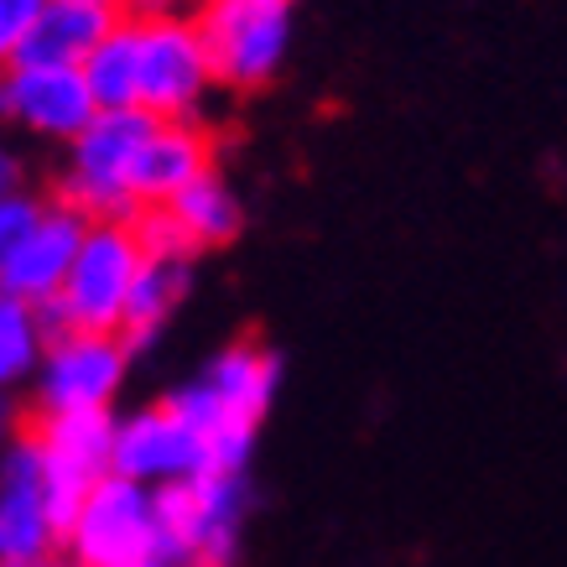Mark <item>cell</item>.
I'll return each instance as SVG.
<instances>
[{
	"instance_id": "cell-1",
	"label": "cell",
	"mask_w": 567,
	"mask_h": 567,
	"mask_svg": "<svg viewBox=\"0 0 567 567\" xmlns=\"http://www.w3.org/2000/svg\"><path fill=\"white\" fill-rule=\"evenodd\" d=\"M141 266H146V250H141L136 224L131 219L89 224L63 292L42 308L48 333L52 339L58 333H121Z\"/></svg>"
},
{
	"instance_id": "cell-2",
	"label": "cell",
	"mask_w": 567,
	"mask_h": 567,
	"mask_svg": "<svg viewBox=\"0 0 567 567\" xmlns=\"http://www.w3.org/2000/svg\"><path fill=\"white\" fill-rule=\"evenodd\" d=\"M156 115L146 110H100L79 141H69V162L58 177V204L100 219H136V193H131V167H136L141 141L152 136Z\"/></svg>"
},
{
	"instance_id": "cell-3",
	"label": "cell",
	"mask_w": 567,
	"mask_h": 567,
	"mask_svg": "<svg viewBox=\"0 0 567 567\" xmlns=\"http://www.w3.org/2000/svg\"><path fill=\"white\" fill-rule=\"evenodd\" d=\"M245 526V474H198L156 489V551L177 567H229Z\"/></svg>"
},
{
	"instance_id": "cell-4",
	"label": "cell",
	"mask_w": 567,
	"mask_h": 567,
	"mask_svg": "<svg viewBox=\"0 0 567 567\" xmlns=\"http://www.w3.org/2000/svg\"><path fill=\"white\" fill-rule=\"evenodd\" d=\"M141 48V94L136 110L156 121H198L208 94L219 89L208 42L198 32V17L188 11H146L136 17Z\"/></svg>"
},
{
	"instance_id": "cell-5",
	"label": "cell",
	"mask_w": 567,
	"mask_h": 567,
	"mask_svg": "<svg viewBox=\"0 0 567 567\" xmlns=\"http://www.w3.org/2000/svg\"><path fill=\"white\" fill-rule=\"evenodd\" d=\"M198 32L208 42L219 89H266L292 48V0H198Z\"/></svg>"
},
{
	"instance_id": "cell-6",
	"label": "cell",
	"mask_w": 567,
	"mask_h": 567,
	"mask_svg": "<svg viewBox=\"0 0 567 567\" xmlns=\"http://www.w3.org/2000/svg\"><path fill=\"white\" fill-rule=\"evenodd\" d=\"M79 567H136L156 551V489L121 474H104L84 495L69 536H63Z\"/></svg>"
},
{
	"instance_id": "cell-7",
	"label": "cell",
	"mask_w": 567,
	"mask_h": 567,
	"mask_svg": "<svg viewBox=\"0 0 567 567\" xmlns=\"http://www.w3.org/2000/svg\"><path fill=\"white\" fill-rule=\"evenodd\" d=\"M131 370V344L121 333H58L37 364L32 395L37 416L63 412H110Z\"/></svg>"
},
{
	"instance_id": "cell-8",
	"label": "cell",
	"mask_w": 567,
	"mask_h": 567,
	"mask_svg": "<svg viewBox=\"0 0 567 567\" xmlns=\"http://www.w3.org/2000/svg\"><path fill=\"white\" fill-rule=\"evenodd\" d=\"M115 422L110 412H63V416H32V437L48 464V489L58 526L69 536L79 505L104 474H115Z\"/></svg>"
},
{
	"instance_id": "cell-9",
	"label": "cell",
	"mask_w": 567,
	"mask_h": 567,
	"mask_svg": "<svg viewBox=\"0 0 567 567\" xmlns=\"http://www.w3.org/2000/svg\"><path fill=\"white\" fill-rule=\"evenodd\" d=\"M6 79V125H21L27 136L69 146L94 125L100 104L89 94L84 69L63 63H11L0 69Z\"/></svg>"
},
{
	"instance_id": "cell-10",
	"label": "cell",
	"mask_w": 567,
	"mask_h": 567,
	"mask_svg": "<svg viewBox=\"0 0 567 567\" xmlns=\"http://www.w3.org/2000/svg\"><path fill=\"white\" fill-rule=\"evenodd\" d=\"M58 547H63V526L52 511L42 447H37L32 422H27V432L0 453V563L42 557Z\"/></svg>"
},
{
	"instance_id": "cell-11",
	"label": "cell",
	"mask_w": 567,
	"mask_h": 567,
	"mask_svg": "<svg viewBox=\"0 0 567 567\" xmlns=\"http://www.w3.org/2000/svg\"><path fill=\"white\" fill-rule=\"evenodd\" d=\"M115 474L146 484V489H162V484L208 474V453L198 432L162 401V406H141L115 422Z\"/></svg>"
},
{
	"instance_id": "cell-12",
	"label": "cell",
	"mask_w": 567,
	"mask_h": 567,
	"mask_svg": "<svg viewBox=\"0 0 567 567\" xmlns=\"http://www.w3.org/2000/svg\"><path fill=\"white\" fill-rule=\"evenodd\" d=\"M89 235V219L84 214H73L69 204H42L37 224L21 235V245L11 250V260L0 266V287L21 302H32V308H48L52 297L63 292V281H69L73 260H79V245Z\"/></svg>"
},
{
	"instance_id": "cell-13",
	"label": "cell",
	"mask_w": 567,
	"mask_h": 567,
	"mask_svg": "<svg viewBox=\"0 0 567 567\" xmlns=\"http://www.w3.org/2000/svg\"><path fill=\"white\" fill-rule=\"evenodd\" d=\"M204 173H214V136L198 121H156L152 136L141 141L136 167H131V193L136 208L173 204L183 188H193Z\"/></svg>"
},
{
	"instance_id": "cell-14",
	"label": "cell",
	"mask_w": 567,
	"mask_h": 567,
	"mask_svg": "<svg viewBox=\"0 0 567 567\" xmlns=\"http://www.w3.org/2000/svg\"><path fill=\"white\" fill-rule=\"evenodd\" d=\"M198 380H204L235 416H245V422L260 427V416H266V406H271V395H276V380H281V364H276V354L266 344L240 339V344L219 349Z\"/></svg>"
},
{
	"instance_id": "cell-15",
	"label": "cell",
	"mask_w": 567,
	"mask_h": 567,
	"mask_svg": "<svg viewBox=\"0 0 567 567\" xmlns=\"http://www.w3.org/2000/svg\"><path fill=\"white\" fill-rule=\"evenodd\" d=\"M115 11L100 6H73V0H52L42 21H37L32 42L21 52V63H63V69H84L89 52L115 32Z\"/></svg>"
},
{
	"instance_id": "cell-16",
	"label": "cell",
	"mask_w": 567,
	"mask_h": 567,
	"mask_svg": "<svg viewBox=\"0 0 567 567\" xmlns=\"http://www.w3.org/2000/svg\"><path fill=\"white\" fill-rule=\"evenodd\" d=\"M193 287V260H167V256H146L136 276V292H131V308H125V323H121V339L131 349L152 344L162 323L177 312V302L188 297Z\"/></svg>"
},
{
	"instance_id": "cell-17",
	"label": "cell",
	"mask_w": 567,
	"mask_h": 567,
	"mask_svg": "<svg viewBox=\"0 0 567 567\" xmlns=\"http://www.w3.org/2000/svg\"><path fill=\"white\" fill-rule=\"evenodd\" d=\"M162 208L177 219V229L188 235L193 250H219V245H229L240 235V224H245L240 198H235V188L219 177V167L204 173L193 188H183L173 204H162Z\"/></svg>"
},
{
	"instance_id": "cell-18",
	"label": "cell",
	"mask_w": 567,
	"mask_h": 567,
	"mask_svg": "<svg viewBox=\"0 0 567 567\" xmlns=\"http://www.w3.org/2000/svg\"><path fill=\"white\" fill-rule=\"evenodd\" d=\"M89 94L100 110H136L141 94V48H136V17H121L115 32L89 52L84 63Z\"/></svg>"
},
{
	"instance_id": "cell-19",
	"label": "cell",
	"mask_w": 567,
	"mask_h": 567,
	"mask_svg": "<svg viewBox=\"0 0 567 567\" xmlns=\"http://www.w3.org/2000/svg\"><path fill=\"white\" fill-rule=\"evenodd\" d=\"M48 318L42 308L21 302L0 287V391H21L27 380H37V364L48 354Z\"/></svg>"
},
{
	"instance_id": "cell-20",
	"label": "cell",
	"mask_w": 567,
	"mask_h": 567,
	"mask_svg": "<svg viewBox=\"0 0 567 567\" xmlns=\"http://www.w3.org/2000/svg\"><path fill=\"white\" fill-rule=\"evenodd\" d=\"M52 0H0V69L21 63V52L32 42L37 21L48 11Z\"/></svg>"
},
{
	"instance_id": "cell-21",
	"label": "cell",
	"mask_w": 567,
	"mask_h": 567,
	"mask_svg": "<svg viewBox=\"0 0 567 567\" xmlns=\"http://www.w3.org/2000/svg\"><path fill=\"white\" fill-rule=\"evenodd\" d=\"M131 224H136L141 250H146V256H167V260H193V256H198V250L188 245V235L177 229V219L167 214V208H141Z\"/></svg>"
},
{
	"instance_id": "cell-22",
	"label": "cell",
	"mask_w": 567,
	"mask_h": 567,
	"mask_svg": "<svg viewBox=\"0 0 567 567\" xmlns=\"http://www.w3.org/2000/svg\"><path fill=\"white\" fill-rule=\"evenodd\" d=\"M37 214H42V198H32L27 188L0 198V266L11 260V250L21 245V235L37 224Z\"/></svg>"
},
{
	"instance_id": "cell-23",
	"label": "cell",
	"mask_w": 567,
	"mask_h": 567,
	"mask_svg": "<svg viewBox=\"0 0 567 567\" xmlns=\"http://www.w3.org/2000/svg\"><path fill=\"white\" fill-rule=\"evenodd\" d=\"M21 432H27V422H21V406H17V395L11 391H0V453L17 443Z\"/></svg>"
},
{
	"instance_id": "cell-24",
	"label": "cell",
	"mask_w": 567,
	"mask_h": 567,
	"mask_svg": "<svg viewBox=\"0 0 567 567\" xmlns=\"http://www.w3.org/2000/svg\"><path fill=\"white\" fill-rule=\"evenodd\" d=\"M6 193H21V162L11 156V146L0 141V198H6Z\"/></svg>"
},
{
	"instance_id": "cell-25",
	"label": "cell",
	"mask_w": 567,
	"mask_h": 567,
	"mask_svg": "<svg viewBox=\"0 0 567 567\" xmlns=\"http://www.w3.org/2000/svg\"><path fill=\"white\" fill-rule=\"evenodd\" d=\"M0 567H79V563L58 547V551H42V557H17V563H0Z\"/></svg>"
},
{
	"instance_id": "cell-26",
	"label": "cell",
	"mask_w": 567,
	"mask_h": 567,
	"mask_svg": "<svg viewBox=\"0 0 567 567\" xmlns=\"http://www.w3.org/2000/svg\"><path fill=\"white\" fill-rule=\"evenodd\" d=\"M131 6H136L141 17H146V11H183L188 0H131Z\"/></svg>"
},
{
	"instance_id": "cell-27",
	"label": "cell",
	"mask_w": 567,
	"mask_h": 567,
	"mask_svg": "<svg viewBox=\"0 0 567 567\" xmlns=\"http://www.w3.org/2000/svg\"><path fill=\"white\" fill-rule=\"evenodd\" d=\"M73 6H100V11H115V17H125V6H131V0H73Z\"/></svg>"
},
{
	"instance_id": "cell-28",
	"label": "cell",
	"mask_w": 567,
	"mask_h": 567,
	"mask_svg": "<svg viewBox=\"0 0 567 567\" xmlns=\"http://www.w3.org/2000/svg\"><path fill=\"white\" fill-rule=\"evenodd\" d=\"M0 125H6V79H0Z\"/></svg>"
}]
</instances>
